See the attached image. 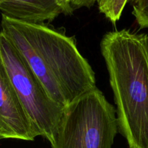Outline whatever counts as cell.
Instances as JSON below:
<instances>
[{
  "instance_id": "1",
  "label": "cell",
  "mask_w": 148,
  "mask_h": 148,
  "mask_svg": "<svg viewBox=\"0 0 148 148\" xmlns=\"http://www.w3.org/2000/svg\"><path fill=\"white\" fill-rule=\"evenodd\" d=\"M0 30L49 98L62 108L96 88L94 72L73 37L44 23L23 21L2 14Z\"/></svg>"
},
{
  "instance_id": "2",
  "label": "cell",
  "mask_w": 148,
  "mask_h": 148,
  "mask_svg": "<svg viewBox=\"0 0 148 148\" xmlns=\"http://www.w3.org/2000/svg\"><path fill=\"white\" fill-rule=\"evenodd\" d=\"M100 49L119 131L129 148H148V35L127 29L110 31Z\"/></svg>"
},
{
  "instance_id": "3",
  "label": "cell",
  "mask_w": 148,
  "mask_h": 148,
  "mask_svg": "<svg viewBox=\"0 0 148 148\" xmlns=\"http://www.w3.org/2000/svg\"><path fill=\"white\" fill-rule=\"evenodd\" d=\"M118 130L116 111L96 87L63 108L52 148H111Z\"/></svg>"
},
{
  "instance_id": "4",
  "label": "cell",
  "mask_w": 148,
  "mask_h": 148,
  "mask_svg": "<svg viewBox=\"0 0 148 148\" xmlns=\"http://www.w3.org/2000/svg\"><path fill=\"white\" fill-rule=\"evenodd\" d=\"M0 62L38 137L53 140L63 108L49 97L30 68L0 30Z\"/></svg>"
},
{
  "instance_id": "5",
  "label": "cell",
  "mask_w": 148,
  "mask_h": 148,
  "mask_svg": "<svg viewBox=\"0 0 148 148\" xmlns=\"http://www.w3.org/2000/svg\"><path fill=\"white\" fill-rule=\"evenodd\" d=\"M0 136L33 141L38 137L0 62Z\"/></svg>"
},
{
  "instance_id": "6",
  "label": "cell",
  "mask_w": 148,
  "mask_h": 148,
  "mask_svg": "<svg viewBox=\"0 0 148 148\" xmlns=\"http://www.w3.org/2000/svg\"><path fill=\"white\" fill-rule=\"evenodd\" d=\"M0 12L11 18L44 23L62 13L55 0H0Z\"/></svg>"
},
{
  "instance_id": "7",
  "label": "cell",
  "mask_w": 148,
  "mask_h": 148,
  "mask_svg": "<svg viewBox=\"0 0 148 148\" xmlns=\"http://www.w3.org/2000/svg\"><path fill=\"white\" fill-rule=\"evenodd\" d=\"M129 0H98V8L112 23L120 20L125 6Z\"/></svg>"
},
{
  "instance_id": "8",
  "label": "cell",
  "mask_w": 148,
  "mask_h": 148,
  "mask_svg": "<svg viewBox=\"0 0 148 148\" xmlns=\"http://www.w3.org/2000/svg\"><path fill=\"white\" fill-rule=\"evenodd\" d=\"M132 14L141 29L148 28V0H133Z\"/></svg>"
},
{
  "instance_id": "9",
  "label": "cell",
  "mask_w": 148,
  "mask_h": 148,
  "mask_svg": "<svg viewBox=\"0 0 148 148\" xmlns=\"http://www.w3.org/2000/svg\"><path fill=\"white\" fill-rule=\"evenodd\" d=\"M57 5L60 9L61 12L66 15H71L74 10L71 7V0H55Z\"/></svg>"
},
{
  "instance_id": "10",
  "label": "cell",
  "mask_w": 148,
  "mask_h": 148,
  "mask_svg": "<svg viewBox=\"0 0 148 148\" xmlns=\"http://www.w3.org/2000/svg\"><path fill=\"white\" fill-rule=\"evenodd\" d=\"M98 0H71V7L73 10H75L77 9L86 7L90 8L95 4Z\"/></svg>"
},
{
  "instance_id": "11",
  "label": "cell",
  "mask_w": 148,
  "mask_h": 148,
  "mask_svg": "<svg viewBox=\"0 0 148 148\" xmlns=\"http://www.w3.org/2000/svg\"><path fill=\"white\" fill-rule=\"evenodd\" d=\"M0 140H1V136H0Z\"/></svg>"
}]
</instances>
